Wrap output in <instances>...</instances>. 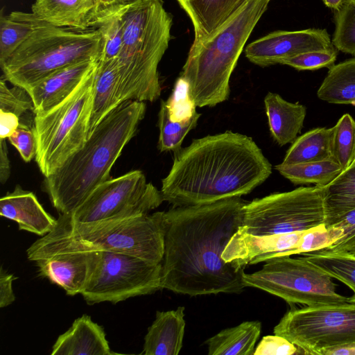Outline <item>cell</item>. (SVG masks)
I'll use <instances>...</instances> for the list:
<instances>
[{
	"instance_id": "cell-9",
	"label": "cell",
	"mask_w": 355,
	"mask_h": 355,
	"mask_svg": "<svg viewBox=\"0 0 355 355\" xmlns=\"http://www.w3.org/2000/svg\"><path fill=\"white\" fill-rule=\"evenodd\" d=\"M261 269L243 272L245 287H254L278 296L288 303L308 306L350 302L336 291L331 277L303 257L279 256L265 261Z\"/></svg>"
},
{
	"instance_id": "cell-7",
	"label": "cell",
	"mask_w": 355,
	"mask_h": 355,
	"mask_svg": "<svg viewBox=\"0 0 355 355\" xmlns=\"http://www.w3.org/2000/svg\"><path fill=\"white\" fill-rule=\"evenodd\" d=\"M101 52L98 29H72L43 22L0 67L6 80L28 92L69 65L99 60Z\"/></svg>"
},
{
	"instance_id": "cell-22",
	"label": "cell",
	"mask_w": 355,
	"mask_h": 355,
	"mask_svg": "<svg viewBox=\"0 0 355 355\" xmlns=\"http://www.w3.org/2000/svg\"><path fill=\"white\" fill-rule=\"evenodd\" d=\"M31 10L43 22L78 30L92 28L98 12L95 6L86 0H35Z\"/></svg>"
},
{
	"instance_id": "cell-16",
	"label": "cell",
	"mask_w": 355,
	"mask_h": 355,
	"mask_svg": "<svg viewBox=\"0 0 355 355\" xmlns=\"http://www.w3.org/2000/svg\"><path fill=\"white\" fill-rule=\"evenodd\" d=\"M99 259L98 251L58 254L35 262L39 275L61 287L68 295L81 294L92 277Z\"/></svg>"
},
{
	"instance_id": "cell-2",
	"label": "cell",
	"mask_w": 355,
	"mask_h": 355,
	"mask_svg": "<svg viewBox=\"0 0 355 355\" xmlns=\"http://www.w3.org/2000/svg\"><path fill=\"white\" fill-rule=\"evenodd\" d=\"M271 173L270 163L250 137L226 131L176 152L160 191L173 207L209 204L246 195Z\"/></svg>"
},
{
	"instance_id": "cell-48",
	"label": "cell",
	"mask_w": 355,
	"mask_h": 355,
	"mask_svg": "<svg viewBox=\"0 0 355 355\" xmlns=\"http://www.w3.org/2000/svg\"><path fill=\"white\" fill-rule=\"evenodd\" d=\"M324 4L335 10H338L340 9L345 3H347L350 0H322Z\"/></svg>"
},
{
	"instance_id": "cell-1",
	"label": "cell",
	"mask_w": 355,
	"mask_h": 355,
	"mask_svg": "<svg viewBox=\"0 0 355 355\" xmlns=\"http://www.w3.org/2000/svg\"><path fill=\"white\" fill-rule=\"evenodd\" d=\"M245 204L234 197L164 211L162 289L190 296L243 291L244 269L221 256L242 225Z\"/></svg>"
},
{
	"instance_id": "cell-38",
	"label": "cell",
	"mask_w": 355,
	"mask_h": 355,
	"mask_svg": "<svg viewBox=\"0 0 355 355\" xmlns=\"http://www.w3.org/2000/svg\"><path fill=\"white\" fill-rule=\"evenodd\" d=\"M338 50L334 47L325 50L311 51L285 58L282 64L288 65L297 70H315L330 68L335 64Z\"/></svg>"
},
{
	"instance_id": "cell-44",
	"label": "cell",
	"mask_w": 355,
	"mask_h": 355,
	"mask_svg": "<svg viewBox=\"0 0 355 355\" xmlns=\"http://www.w3.org/2000/svg\"><path fill=\"white\" fill-rule=\"evenodd\" d=\"M334 225L342 228L343 234L338 241L331 246L343 243L354 237L355 236V209L348 213L339 223Z\"/></svg>"
},
{
	"instance_id": "cell-26",
	"label": "cell",
	"mask_w": 355,
	"mask_h": 355,
	"mask_svg": "<svg viewBox=\"0 0 355 355\" xmlns=\"http://www.w3.org/2000/svg\"><path fill=\"white\" fill-rule=\"evenodd\" d=\"M324 225L331 227L355 209V165L344 170L334 181L324 186Z\"/></svg>"
},
{
	"instance_id": "cell-18",
	"label": "cell",
	"mask_w": 355,
	"mask_h": 355,
	"mask_svg": "<svg viewBox=\"0 0 355 355\" xmlns=\"http://www.w3.org/2000/svg\"><path fill=\"white\" fill-rule=\"evenodd\" d=\"M0 215L18 224L19 230L40 236L51 232L57 219L48 214L35 195L16 185L0 199Z\"/></svg>"
},
{
	"instance_id": "cell-5",
	"label": "cell",
	"mask_w": 355,
	"mask_h": 355,
	"mask_svg": "<svg viewBox=\"0 0 355 355\" xmlns=\"http://www.w3.org/2000/svg\"><path fill=\"white\" fill-rule=\"evenodd\" d=\"M121 10L123 42L116 58L119 101L153 102L161 94L158 65L168 47L172 16L162 0H137L121 5Z\"/></svg>"
},
{
	"instance_id": "cell-29",
	"label": "cell",
	"mask_w": 355,
	"mask_h": 355,
	"mask_svg": "<svg viewBox=\"0 0 355 355\" xmlns=\"http://www.w3.org/2000/svg\"><path fill=\"white\" fill-rule=\"evenodd\" d=\"M332 132V128H317L299 137L287 150L282 164H292L331 159Z\"/></svg>"
},
{
	"instance_id": "cell-23",
	"label": "cell",
	"mask_w": 355,
	"mask_h": 355,
	"mask_svg": "<svg viewBox=\"0 0 355 355\" xmlns=\"http://www.w3.org/2000/svg\"><path fill=\"white\" fill-rule=\"evenodd\" d=\"M270 132L280 146L293 143L303 128L306 108L298 103H291L279 94L268 92L264 98Z\"/></svg>"
},
{
	"instance_id": "cell-17",
	"label": "cell",
	"mask_w": 355,
	"mask_h": 355,
	"mask_svg": "<svg viewBox=\"0 0 355 355\" xmlns=\"http://www.w3.org/2000/svg\"><path fill=\"white\" fill-rule=\"evenodd\" d=\"M99 60H87L62 68L41 80L28 91L34 114L55 107L67 98L97 67Z\"/></svg>"
},
{
	"instance_id": "cell-19",
	"label": "cell",
	"mask_w": 355,
	"mask_h": 355,
	"mask_svg": "<svg viewBox=\"0 0 355 355\" xmlns=\"http://www.w3.org/2000/svg\"><path fill=\"white\" fill-rule=\"evenodd\" d=\"M51 355H112L103 328L90 316L83 315L71 327L59 336Z\"/></svg>"
},
{
	"instance_id": "cell-12",
	"label": "cell",
	"mask_w": 355,
	"mask_h": 355,
	"mask_svg": "<svg viewBox=\"0 0 355 355\" xmlns=\"http://www.w3.org/2000/svg\"><path fill=\"white\" fill-rule=\"evenodd\" d=\"M98 252L96 268L81 293L87 304H116L162 289V263L124 253Z\"/></svg>"
},
{
	"instance_id": "cell-41",
	"label": "cell",
	"mask_w": 355,
	"mask_h": 355,
	"mask_svg": "<svg viewBox=\"0 0 355 355\" xmlns=\"http://www.w3.org/2000/svg\"><path fill=\"white\" fill-rule=\"evenodd\" d=\"M8 139L24 161L28 162L35 157L36 141L33 130L20 125Z\"/></svg>"
},
{
	"instance_id": "cell-20",
	"label": "cell",
	"mask_w": 355,
	"mask_h": 355,
	"mask_svg": "<svg viewBox=\"0 0 355 355\" xmlns=\"http://www.w3.org/2000/svg\"><path fill=\"white\" fill-rule=\"evenodd\" d=\"M194 28L196 46L215 33L249 0H177Z\"/></svg>"
},
{
	"instance_id": "cell-15",
	"label": "cell",
	"mask_w": 355,
	"mask_h": 355,
	"mask_svg": "<svg viewBox=\"0 0 355 355\" xmlns=\"http://www.w3.org/2000/svg\"><path fill=\"white\" fill-rule=\"evenodd\" d=\"M304 231L254 235L237 231L226 245L222 259L238 269L270 259L274 254L296 248Z\"/></svg>"
},
{
	"instance_id": "cell-39",
	"label": "cell",
	"mask_w": 355,
	"mask_h": 355,
	"mask_svg": "<svg viewBox=\"0 0 355 355\" xmlns=\"http://www.w3.org/2000/svg\"><path fill=\"white\" fill-rule=\"evenodd\" d=\"M3 76L0 80V110L15 114L19 119L26 112H34L31 97L24 89L13 85L10 88Z\"/></svg>"
},
{
	"instance_id": "cell-37",
	"label": "cell",
	"mask_w": 355,
	"mask_h": 355,
	"mask_svg": "<svg viewBox=\"0 0 355 355\" xmlns=\"http://www.w3.org/2000/svg\"><path fill=\"white\" fill-rule=\"evenodd\" d=\"M166 103L170 118L173 121L188 120L196 112V105L189 96L188 83L180 76Z\"/></svg>"
},
{
	"instance_id": "cell-27",
	"label": "cell",
	"mask_w": 355,
	"mask_h": 355,
	"mask_svg": "<svg viewBox=\"0 0 355 355\" xmlns=\"http://www.w3.org/2000/svg\"><path fill=\"white\" fill-rule=\"evenodd\" d=\"M317 96L329 103L355 105V56L329 69Z\"/></svg>"
},
{
	"instance_id": "cell-35",
	"label": "cell",
	"mask_w": 355,
	"mask_h": 355,
	"mask_svg": "<svg viewBox=\"0 0 355 355\" xmlns=\"http://www.w3.org/2000/svg\"><path fill=\"white\" fill-rule=\"evenodd\" d=\"M343 234L342 228L335 225L327 227L323 223L304 231L300 243L296 248L284 252L275 254L271 258L317 252L331 246L338 241Z\"/></svg>"
},
{
	"instance_id": "cell-24",
	"label": "cell",
	"mask_w": 355,
	"mask_h": 355,
	"mask_svg": "<svg viewBox=\"0 0 355 355\" xmlns=\"http://www.w3.org/2000/svg\"><path fill=\"white\" fill-rule=\"evenodd\" d=\"M118 83L116 59L99 61L94 85L87 139L98 124L121 104L118 96Z\"/></svg>"
},
{
	"instance_id": "cell-14",
	"label": "cell",
	"mask_w": 355,
	"mask_h": 355,
	"mask_svg": "<svg viewBox=\"0 0 355 355\" xmlns=\"http://www.w3.org/2000/svg\"><path fill=\"white\" fill-rule=\"evenodd\" d=\"M334 48L325 28L277 31L254 40L245 50L252 63L267 67L302 53Z\"/></svg>"
},
{
	"instance_id": "cell-30",
	"label": "cell",
	"mask_w": 355,
	"mask_h": 355,
	"mask_svg": "<svg viewBox=\"0 0 355 355\" xmlns=\"http://www.w3.org/2000/svg\"><path fill=\"white\" fill-rule=\"evenodd\" d=\"M275 169L294 184H315L323 187L343 171L332 159L292 164L282 163L275 166Z\"/></svg>"
},
{
	"instance_id": "cell-36",
	"label": "cell",
	"mask_w": 355,
	"mask_h": 355,
	"mask_svg": "<svg viewBox=\"0 0 355 355\" xmlns=\"http://www.w3.org/2000/svg\"><path fill=\"white\" fill-rule=\"evenodd\" d=\"M332 44L343 53L355 56V2L350 0L334 11Z\"/></svg>"
},
{
	"instance_id": "cell-52",
	"label": "cell",
	"mask_w": 355,
	"mask_h": 355,
	"mask_svg": "<svg viewBox=\"0 0 355 355\" xmlns=\"http://www.w3.org/2000/svg\"><path fill=\"white\" fill-rule=\"evenodd\" d=\"M352 1H354V2H355V0H352Z\"/></svg>"
},
{
	"instance_id": "cell-33",
	"label": "cell",
	"mask_w": 355,
	"mask_h": 355,
	"mask_svg": "<svg viewBox=\"0 0 355 355\" xmlns=\"http://www.w3.org/2000/svg\"><path fill=\"white\" fill-rule=\"evenodd\" d=\"M200 116V114L196 112L188 120L173 121L170 118L166 101H162L158 114L159 135L157 147L159 151H179L184 139L196 128Z\"/></svg>"
},
{
	"instance_id": "cell-50",
	"label": "cell",
	"mask_w": 355,
	"mask_h": 355,
	"mask_svg": "<svg viewBox=\"0 0 355 355\" xmlns=\"http://www.w3.org/2000/svg\"><path fill=\"white\" fill-rule=\"evenodd\" d=\"M86 1H89L92 3H93L95 6V7L98 11L101 8L102 5L105 1V0H86Z\"/></svg>"
},
{
	"instance_id": "cell-45",
	"label": "cell",
	"mask_w": 355,
	"mask_h": 355,
	"mask_svg": "<svg viewBox=\"0 0 355 355\" xmlns=\"http://www.w3.org/2000/svg\"><path fill=\"white\" fill-rule=\"evenodd\" d=\"M10 175V164L6 139H0V181L5 183Z\"/></svg>"
},
{
	"instance_id": "cell-13",
	"label": "cell",
	"mask_w": 355,
	"mask_h": 355,
	"mask_svg": "<svg viewBox=\"0 0 355 355\" xmlns=\"http://www.w3.org/2000/svg\"><path fill=\"white\" fill-rule=\"evenodd\" d=\"M164 201L161 191L135 170L98 185L72 212L60 214L76 223H90L148 214Z\"/></svg>"
},
{
	"instance_id": "cell-32",
	"label": "cell",
	"mask_w": 355,
	"mask_h": 355,
	"mask_svg": "<svg viewBox=\"0 0 355 355\" xmlns=\"http://www.w3.org/2000/svg\"><path fill=\"white\" fill-rule=\"evenodd\" d=\"M309 262L318 267L331 278L349 286L354 295L350 302L355 303V257L345 252H332L325 250L303 254Z\"/></svg>"
},
{
	"instance_id": "cell-3",
	"label": "cell",
	"mask_w": 355,
	"mask_h": 355,
	"mask_svg": "<svg viewBox=\"0 0 355 355\" xmlns=\"http://www.w3.org/2000/svg\"><path fill=\"white\" fill-rule=\"evenodd\" d=\"M143 101H124L96 127L85 144L44 180V189L60 214L78 207L102 182L135 136L146 113Z\"/></svg>"
},
{
	"instance_id": "cell-42",
	"label": "cell",
	"mask_w": 355,
	"mask_h": 355,
	"mask_svg": "<svg viewBox=\"0 0 355 355\" xmlns=\"http://www.w3.org/2000/svg\"><path fill=\"white\" fill-rule=\"evenodd\" d=\"M17 277L8 273L1 266L0 270V307L4 308L10 305L15 296L12 289V282Z\"/></svg>"
},
{
	"instance_id": "cell-49",
	"label": "cell",
	"mask_w": 355,
	"mask_h": 355,
	"mask_svg": "<svg viewBox=\"0 0 355 355\" xmlns=\"http://www.w3.org/2000/svg\"><path fill=\"white\" fill-rule=\"evenodd\" d=\"M137 0H105L101 8L110 6H119L125 5L132 3Z\"/></svg>"
},
{
	"instance_id": "cell-21",
	"label": "cell",
	"mask_w": 355,
	"mask_h": 355,
	"mask_svg": "<svg viewBox=\"0 0 355 355\" xmlns=\"http://www.w3.org/2000/svg\"><path fill=\"white\" fill-rule=\"evenodd\" d=\"M184 307L157 311L156 318L144 337L145 355H178L182 347L186 322Z\"/></svg>"
},
{
	"instance_id": "cell-11",
	"label": "cell",
	"mask_w": 355,
	"mask_h": 355,
	"mask_svg": "<svg viewBox=\"0 0 355 355\" xmlns=\"http://www.w3.org/2000/svg\"><path fill=\"white\" fill-rule=\"evenodd\" d=\"M273 331L308 354L319 355L322 349L355 343V303L291 309Z\"/></svg>"
},
{
	"instance_id": "cell-40",
	"label": "cell",
	"mask_w": 355,
	"mask_h": 355,
	"mask_svg": "<svg viewBox=\"0 0 355 355\" xmlns=\"http://www.w3.org/2000/svg\"><path fill=\"white\" fill-rule=\"evenodd\" d=\"M254 355H292L308 354L300 347L286 338L278 336H266L254 349Z\"/></svg>"
},
{
	"instance_id": "cell-46",
	"label": "cell",
	"mask_w": 355,
	"mask_h": 355,
	"mask_svg": "<svg viewBox=\"0 0 355 355\" xmlns=\"http://www.w3.org/2000/svg\"><path fill=\"white\" fill-rule=\"evenodd\" d=\"M319 355H355V343L322 349Z\"/></svg>"
},
{
	"instance_id": "cell-10",
	"label": "cell",
	"mask_w": 355,
	"mask_h": 355,
	"mask_svg": "<svg viewBox=\"0 0 355 355\" xmlns=\"http://www.w3.org/2000/svg\"><path fill=\"white\" fill-rule=\"evenodd\" d=\"M324 186L300 187L246 203L239 231L254 235L306 231L325 222Z\"/></svg>"
},
{
	"instance_id": "cell-51",
	"label": "cell",
	"mask_w": 355,
	"mask_h": 355,
	"mask_svg": "<svg viewBox=\"0 0 355 355\" xmlns=\"http://www.w3.org/2000/svg\"><path fill=\"white\" fill-rule=\"evenodd\" d=\"M352 164H354V165H355V157H354V161H353V162H352ZM352 164H351V165H352Z\"/></svg>"
},
{
	"instance_id": "cell-6",
	"label": "cell",
	"mask_w": 355,
	"mask_h": 355,
	"mask_svg": "<svg viewBox=\"0 0 355 355\" xmlns=\"http://www.w3.org/2000/svg\"><path fill=\"white\" fill-rule=\"evenodd\" d=\"M270 1L249 0L215 33L191 46L180 77L196 107H213L228 98L231 74Z\"/></svg>"
},
{
	"instance_id": "cell-47",
	"label": "cell",
	"mask_w": 355,
	"mask_h": 355,
	"mask_svg": "<svg viewBox=\"0 0 355 355\" xmlns=\"http://www.w3.org/2000/svg\"><path fill=\"white\" fill-rule=\"evenodd\" d=\"M332 252H345L355 257V236L347 241L323 249Z\"/></svg>"
},
{
	"instance_id": "cell-28",
	"label": "cell",
	"mask_w": 355,
	"mask_h": 355,
	"mask_svg": "<svg viewBox=\"0 0 355 355\" xmlns=\"http://www.w3.org/2000/svg\"><path fill=\"white\" fill-rule=\"evenodd\" d=\"M43 21L33 12L15 11L0 16V66L32 35Z\"/></svg>"
},
{
	"instance_id": "cell-4",
	"label": "cell",
	"mask_w": 355,
	"mask_h": 355,
	"mask_svg": "<svg viewBox=\"0 0 355 355\" xmlns=\"http://www.w3.org/2000/svg\"><path fill=\"white\" fill-rule=\"evenodd\" d=\"M164 211L90 223L62 215L54 229L26 250L30 261L84 251L124 253L162 263L164 253Z\"/></svg>"
},
{
	"instance_id": "cell-34",
	"label": "cell",
	"mask_w": 355,
	"mask_h": 355,
	"mask_svg": "<svg viewBox=\"0 0 355 355\" xmlns=\"http://www.w3.org/2000/svg\"><path fill=\"white\" fill-rule=\"evenodd\" d=\"M332 129L331 159L344 171L351 166L355 157V121L345 114Z\"/></svg>"
},
{
	"instance_id": "cell-25",
	"label": "cell",
	"mask_w": 355,
	"mask_h": 355,
	"mask_svg": "<svg viewBox=\"0 0 355 355\" xmlns=\"http://www.w3.org/2000/svg\"><path fill=\"white\" fill-rule=\"evenodd\" d=\"M261 324L246 321L220 331L206 340L209 355H252Z\"/></svg>"
},
{
	"instance_id": "cell-31",
	"label": "cell",
	"mask_w": 355,
	"mask_h": 355,
	"mask_svg": "<svg viewBox=\"0 0 355 355\" xmlns=\"http://www.w3.org/2000/svg\"><path fill=\"white\" fill-rule=\"evenodd\" d=\"M92 28L98 29L102 37V52L99 61L116 59L123 42L121 5L101 8L94 17Z\"/></svg>"
},
{
	"instance_id": "cell-43",
	"label": "cell",
	"mask_w": 355,
	"mask_h": 355,
	"mask_svg": "<svg viewBox=\"0 0 355 355\" xmlns=\"http://www.w3.org/2000/svg\"><path fill=\"white\" fill-rule=\"evenodd\" d=\"M20 124V119L15 114L0 110V139L8 138Z\"/></svg>"
},
{
	"instance_id": "cell-8",
	"label": "cell",
	"mask_w": 355,
	"mask_h": 355,
	"mask_svg": "<svg viewBox=\"0 0 355 355\" xmlns=\"http://www.w3.org/2000/svg\"><path fill=\"white\" fill-rule=\"evenodd\" d=\"M98 67L63 101L35 114V159L44 177L55 172L87 139Z\"/></svg>"
}]
</instances>
